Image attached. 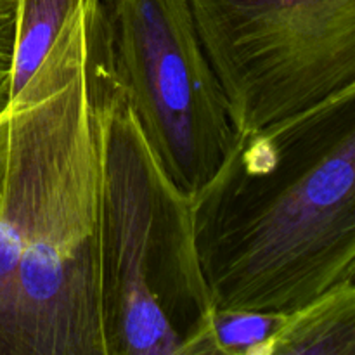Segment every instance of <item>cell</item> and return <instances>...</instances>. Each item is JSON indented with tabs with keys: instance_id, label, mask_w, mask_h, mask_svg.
Here are the masks:
<instances>
[{
	"instance_id": "obj_5",
	"label": "cell",
	"mask_w": 355,
	"mask_h": 355,
	"mask_svg": "<svg viewBox=\"0 0 355 355\" xmlns=\"http://www.w3.org/2000/svg\"><path fill=\"white\" fill-rule=\"evenodd\" d=\"M114 69L170 180L194 198L236 144L191 0H103Z\"/></svg>"
},
{
	"instance_id": "obj_8",
	"label": "cell",
	"mask_w": 355,
	"mask_h": 355,
	"mask_svg": "<svg viewBox=\"0 0 355 355\" xmlns=\"http://www.w3.org/2000/svg\"><path fill=\"white\" fill-rule=\"evenodd\" d=\"M286 312L215 309L205 331L182 355H269Z\"/></svg>"
},
{
	"instance_id": "obj_1",
	"label": "cell",
	"mask_w": 355,
	"mask_h": 355,
	"mask_svg": "<svg viewBox=\"0 0 355 355\" xmlns=\"http://www.w3.org/2000/svg\"><path fill=\"white\" fill-rule=\"evenodd\" d=\"M121 94L103 0H80L0 107V355H113L106 168Z\"/></svg>"
},
{
	"instance_id": "obj_10",
	"label": "cell",
	"mask_w": 355,
	"mask_h": 355,
	"mask_svg": "<svg viewBox=\"0 0 355 355\" xmlns=\"http://www.w3.org/2000/svg\"><path fill=\"white\" fill-rule=\"evenodd\" d=\"M7 101H9V92L7 90H0V107L6 106Z\"/></svg>"
},
{
	"instance_id": "obj_6",
	"label": "cell",
	"mask_w": 355,
	"mask_h": 355,
	"mask_svg": "<svg viewBox=\"0 0 355 355\" xmlns=\"http://www.w3.org/2000/svg\"><path fill=\"white\" fill-rule=\"evenodd\" d=\"M269 355H355V281L286 312Z\"/></svg>"
},
{
	"instance_id": "obj_4",
	"label": "cell",
	"mask_w": 355,
	"mask_h": 355,
	"mask_svg": "<svg viewBox=\"0 0 355 355\" xmlns=\"http://www.w3.org/2000/svg\"><path fill=\"white\" fill-rule=\"evenodd\" d=\"M191 6L238 135L355 87V0H191Z\"/></svg>"
},
{
	"instance_id": "obj_7",
	"label": "cell",
	"mask_w": 355,
	"mask_h": 355,
	"mask_svg": "<svg viewBox=\"0 0 355 355\" xmlns=\"http://www.w3.org/2000/svg\"><path fill=\"white\" fill-rule=\"evenodd\" d=\"M80 0H19L9 99L28 83Z\"/></svg>"
},
{
	"instance_id": "obj_9",
	"label": "cell",
	"mask_w": 355,
	"mask_h": 355,
	"mask_svg": "<svg viewBox=\"0 0 355 355\" xmlns=\"http://www.w3.org/2000/svg\"><path fill=\"white\" fill-rule=\"evenodd\" d=\"M17 2L0 6V90L7 92L10 87L14 47H16Z\"/></svg>"
},
{
	"instance_id": "obj_3",
	"label": "cell",
	"mask_w": 355,
	"mask_h": 355,
	"mask_svg": "<svg viewBox=\"0 0 355 355\" xmlns=\"http://www.w3.org/2000/svg\"><path fill=\"white\" fill-rule=\"evenodd\" d=\"M113 355H182L215 311L191 225V198L149 144L125 90L106 168Z\"/></svg>"
},
{
	"instance_id": "obj_2",
	"label": "cell",
	"mask_w": 355,
	"mask_h": 355,
	"mask_svg": "<svg viewBox=\"0 0 355 355\" xmlns=\"http://www.w3.org/2000/svg\"><path fill=\"white\" fill-rule=\"evenodd\" d=\"M191 225L215 309L291 312L355 281V87L238 135Z\"/></svg>"
}]
</instances>
